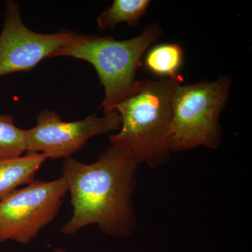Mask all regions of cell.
Masks as SVG:
<instances>
[{
    "label": "cell",
    "instance_id": "cell-1",
    "mask_svg": "<svg viewBox=\"0 0 252 252\" xmlns=\"http://www.w3.org/2000/svg\"><path fill=\"white\" fill-rule=\"evenodd\" d=\"M138 165L126 150L112 145L94 163L64 159L62 177L70 193L72 215L61 233L75 235L84 227L97 225L114 238L132 234L137 223L132 197Z\"/></svg>",
    "mask_w": 252,
    "mask_h": 252
},
{
    "label": "cell",
    "instance_id": "cell-2",
    "mask_svg": "<svg viewBox=\"0 0 252 252\" xmlns=\"http://www.w3.org/2000/svg\"><path fill=\"white\" fill-rule=\"evenodd\" d=\"M182 78L140 81L138 90L116 107L122 118L114 147L126 150L138 165L160 167L170 158L172 98Z\"/></svg>",
    "mask_w": 252,
    "mask_h": 252
},
{
    "label": "cell",
    "instance_id": "cell-3",
    "mask_svg": "<svg viewBox=\"0 0 252 252\" xmlns=\"http://www.w3.org/2000/svg\"><path fill=\"white\" fill-rule=\"evenodd\" d=\"M162 34V28L154 23L147 25L138 36L127 40L76 33L72 40L51 58L67 56L94 66L104 89L101 107L105 114L115 110L118 104L138 90L141 81L136 79L137 69L149 48Z\"/></svg>",
    "mask_w": 252,
    "mask_h": 252
},
{
    "label": "cell",
    "instance_id": "cell-4",
    "mask_svg": "<svg viewBox=\"0 0 252 252\" xmlns=\"http://www.w3.org/2000/svg\"><path fill=\"white\" fill-rule=\"evenodd\" d=\"M231 84L230 76L222 75L215 81L177 88L172 98V152L220 146V117L229 98Z\"/></svg>",
    "mask_w": 252,
    "mask_h": 252
},
{
    "label": "cell",
    "instance_id": "cell-5",
    "mask_svg": "<svg viewBox=\"0 0 252 252\" xmlns=\"http://www.w3.org/2000/svg\"><path fill=\"white\" fill-rule=\"evenodd\" d=\"M67 192L63 177L51 182L34 180L14 190L0 202V243H29L56 218Z\"/></svg>",
    "mask_w": 252,
    "mask_h": 252
},
{
    "label": "cell",
    "instance_id": "cell-6",
    "mask_svg": "<svg viewBox=\"0 0 252 252\" xmlns=\"http://www.w3.org/2000/svg\"><path fill=\"white\" fill-rule=\"evenodd\" d=\"M122 118L117 110L96 114L77 122H67L54 110L43 109L36 125L27 130V154L42 153L48 158H67L94 136L119 130Z\"/></svg>",
    "mask_w": 252,
    "mask_h": 252
},
{
    "label": "cell",
    "instance_id": "cell-7",
    "mask_svg": "<svg viewBox=\"0 0 252 252\" xmlns=\"http://www.w3.org/2000/svg\"><path fill=\"white\" fill-rule=\"evenodd\" d=\"M76 33L65 29L53 34L32 31L23 23L19 4L12 0L5 1L4 24L0 34V77L29 72L67 44Z\"/></svg>",
    "mask_w": 252,
    "mask_h": 252
},
{
    "label": "cell",
    "instance_id": "cell-8",
    "mask_svg": "<svg viewBox=\"0 0 252 252\" xmlns=\"http://www.w3.org/2000/svg\"><path fill=\"white\" fill-rule=\"evenodd\" d=\"M48 158L42 153L26 154L0 160V202L23 185H28Z\"/></svg>",
    "mask_w": 252,
    "mask_h": 252
},
{
    "label": "cell",
    "instance_id": "cell-9",
    "mask_svg": "<svg viewBox=\"0 0 252 252\" xmlns=\"http://www.w3.org/2000/svg\"><path fill=\"white\" fill-rule=\"evenodd\" d=\"M144 56V67L160 79H177L183 66V48L178 43L152 46Z\"/></svg>",
    "mask_w": 252,
    "mask_h": 252
},
{
    "label": "cell",
    "instance_id": "cell-10",
    "mask_svg": "<svg viewBox=\"0 0 252 252\" xmlns=\"http://www.w3.org/2000/svg\"><path fill=\"white\" fill-rule=\"evenodd\" d=\"M150 4L149 0H114L112 6L107 7L97 17L99 31H104L107 28L114 29L121 23L136 27Z\"/></svg>",
    "mask_w": 252,
    "mask_h": 252
},
{
    "label": "cell",
    "instance_id": "cell-11",
    "mask_svg": "<svg viewBox=\"0 0 252 252\" xmlns=\"http://www.w3.org/2000/svg\"><path fill=\"white\" fill-rule=\"evenodd\" d=\"M27 151V130L19 128L11 114H0V160L21 157Z\"/></svg>",
    "mask_w": 252,
    "mask_h": 252
},
{
    "label": "cell",
    "instance_id": "cell-12",
    "mask_svg": "<svg viewBox=\"0 0 252 252\" xmlns=\"http://www.w3.org/2000/svg\"><path fill=\"white\" fill-rule=\"evenodd\" d=\"M55 252H66L65 250H63V249L58 248V249H56V250H55Z\"/></svg>",
    "mask_w": 252,
    "mask_h": 252
}]
</instances>
